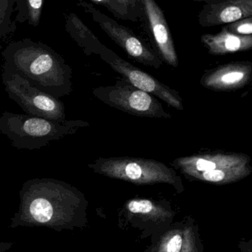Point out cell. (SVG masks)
Masks as SVG:
<instances>
[{"instance_id": "7", "label": "cell", "mask_w": 252, "mask_h": 252, "mask_svg": "<svg viewBox=\"0 0 252 252\" xmlns=\"http://www.w3.org/2000/svg\"><path fill=\"white\" fill-rule=\"evenodd\" d=\"M82 5L91 14L93 20L100 26L102 31H105L107 35L130 57L142 64L152 66L156 69L161 66L163 61L161 58L130 28L120 25L116 21L104 14L91 4L83 2Z\"/></svg>"}, {"instance_id": "9", "label": "cell", "mask_w": 252, "mask_h": 252, "mask_svg": "<svg viewBox=\"0 0 252 252\" xmlns=\"http://www.w3.org/2000/svg\"><path fill=\"white\" fill-rule=\"evenodd\" d=\"M145 31L153 42L161 59L167 64L177 67L179 59L168 22L164 11L155 0H142Z\"/></svg>"}, {"instance_id": "15", "label": "cell", "mask_w": 252, "mask_h": 252, "mask_svg": "<svg viewBox=\"0 0 252 252\" xmlns=\"http://www.w3.org/2000/svg\"><path fill=\"white\" fill-rule=\"evenodd\" d=\"M106 7L114 17L132 22H142L143 19L142 0H91Z\"/></svg>"}, {"instance_id": "21", "label": "cell", "mask_w": 252, "mask_h": 252, "mask_svg": "<svg viewBox=\"0 0 252 252\" xmlns=\"http://www.w3.org/2000/svg\"><path fill=\"white\" fill-rule=\"evenodd\" d=\"M13 243L1 242L0 243V252H4L13 247Z\"/></svg>"}, {"instance_id": "12", "label": "cell", "mask_w": 252, "mask_h": 252, "mask_svg": "<svg viewBox=\"0 0 252 252\" xmlns=\"http://www.w3.org/2000/svg\"><path fill=\"white\" fill-rule=\"evenodd\" d=\"M250 160V157L244 154H205L179 158L175 160L174 164L183 174L191 177L197 173L209 170L247 165Z\"/></svg>"}, {"instance_id": "2", "label": "cell", "mask_w": 252, "mask_h": 252, "mask_svg": "<svg viewBox=\"0 0 252 252\" xmlns=\"http://www.w3.org/2000/svg\"><path fill=\"white\" fill-rule=\"evenodd\" d=\"M2 72L16 73L31 85L56 98L72 91V69L51 49L42 44L24 43L4 53Z\"/></svg>"}, {"instance_id": "10", "label": "cell", "mask_w": 252, "mask_h": 252, "mask_svg": "<svg viewBox=\"0 0 252 252\" xmlns=\"http://www.w3.org/2000/svg\"><path fill=\"white\" fill-rule=\"evenodd\" d=\"M252 16V0H219L204 4L198 14V23L204 28L225 25Z\"/></svg>"}, {"instance_id": "16", "label": "cell", "mask_w": 252, "mask_h": 252, "mask_svg": "<svg viewBox=\"0 0 252 252\" xmlns=\"http://www.w3.org/2000/svg\"><path fill=\"white\" fill-rule=\"evenodd\" d=\"M252 167L250 164L229 167V168L217 169L197 173L191 176L194 179L217 185H226L238 182L248 176L251 173Z\"/></svg>"}, {"instance_id": "13", "label": "cell", "mask_w": 252, "mask_h": 252, "mask_svg": "<svg viewBox=\"0 0 252 252\" xmlns=\"http://www.w3.org/2000/svg\"><path fill=\"white\" fill-rule=\"evenodd\" d=\"M201 41L210 54L223 56L251 50L252 35L241 36L221 29L217 33L204 34L201 35Z\"/></svg>"}, {"instance_id": "17", "label": "cell", "mask_w": 252, "mask_h": 252, "mask_svg": "<svg viewBox=\"0 0 252 252\" xmlns=\"http://www.w3.org/2000/svg\"><path fill=\"white\" fill-rule=\"evenodd\" d=\"M183 240V231L178 229L170 231L161 238L153 252H180Z\"/></svg>"}, {"instance_id": "18", "label": "cell", "mask_w": 252, "mask_h": 252, "mask_svg": "<svg viewBox=\"0 0 252 252\" xmlns=\"http://www.w3.org/2000/svg\"><path fill=\"white\" fill-rule=\"evenodd\" d=\"M221 29L241 36L251 35H252V16L244 18L236 22L223 25Z\"/></svg>"}, {"instance_id": "4", "label": "cell", "mask_w": 252, "mask_h": 252, "mask_svg": "<svg viewBox=\"0 0 252 252\" xmlns=\"http://www.w3.org/2000/svg\"><path fill=\"white\" fill-rule=\"evenodd\" d=\"M89 167L98 174L138 185L165 183L176 187L180 178L160 161L144 158H99Z\"/></svg>"}, {"instance_id": "1", "label": "cell", "mask_w": 252, "mask_h": 252, "mask_svg": "<svg viewBox=\"0 0 252 252\" xmlns=\"http://www.w3.org/2000/svg\"><path fill=\"white\" fill-rule=\"evenodd\" d=\"M19 195V209L10 219V229L45 227L60 232L82 227L87 221L84 194L63 181L30 179Z\"/></svg>"}, {"instance_id": "5", "label": "cell", "mask_w": 252, "mask_h": 252, "mask_svg": "<svg viewBox=\"0 0 252 252\" xmlns=\"http://www.w3.org/2000/svg\"><path fill=\"white\" fill-rule=\"evenodd\" d=\"M1 81L9 98L27 115L58 122L67 121L65 106L59 98L36 88L18 74L2 72Z\"/></svg>"}, {"instance_id": "19", "label": "cell", "mask_w": 252, "mask_h": 252, "mask_svg": "<svg viewBox=\"0 0 252 252\" xmlns=\"http://www.w3.org/2000/svg\"><path fill=\"white\" fill-rule=\"evenodd\" d=\"M44 0H27L30 22L34 25H37L41 16V9Z\"/></svg>"}, {"instance_id": "22", "label": "cell", "mask_w": 252, "mask_h": 252, "mask_svg": "<svg viewBox=\"0 0 252 252\" xmlns=\"http://www.w3.org/2000/svg\"><path fill=\"white\" fill-rule=\"evenodd\" d=\"M198 2H204V4H213V3L217 2L219 0H193Z\"/></svg>"}, {"instance_id": "6", "label": "cell", "mask_w": 252, "mask_h": 252, "mask_svg": "<svg viewBox=\"0 0 252 252\" xmlns=\"http://www.w3.org/2000/svg\"><path fill=\"white\" fill-rule=\"evenodd\" d=\"M93 93L105 104L131 115L156 118L171 117L155 97L130 83L121 82L114 86L99 87L93 90Z\"/></svg>"}, {"instance_id": "8", "label": "cell", "mask_w": 252, "mask_h": 252, "mask_svg": "<svg viewBox=\"0 0 252 252\" xmlns=\"http://www.w3.org/2000/svg\"><path fill=\"white\" fill-rule=\"evenodd\" d=\"M99 54L114 70L122 75L133 87L160 97L174 109L183 110L182 99L177 92L161 84L149 74L126 62L105 46L102 45Z\"/></svg>"}, {"instance_id": "3", "label": "cell", "mask_w": 252, "mask_h": 252, "mask_svg": "<svg viewBox=\"0 0 252 252\" xmlns=\"http://www.w3.org/2000/svg\"><path fill=\"white\" fill-rule=\"evenodd\" d=\"M88 126L82 121L58 122L33 115L4 112L0 117V133L19 150H39Z\"/></svg>"}, {"instance_id": "11", "label": "cell", "mask_w": 252, "mask_h": 252, "mask_svg": "<svg viewBox=\"0 0 252 252\" xmlns=\"http://www.w3.org/2000/svg\"><path fill=\"white\" fill-rule=\"evenodd\" d=\"M252 74L251 62H232L204 74L201 84L204 87L216 91L236 90L248 83Z\"/></svg>"}, {"instance_id": "20", "label": "cell", "mask_w": 252, "mask_h": 252, "mask_svg": "<svg viewBox=\"0 0 252 252\" xmlns=\"http://www.w3.org/2000/svg\"><path fill=\"white\" fill-rule=\"evenodd\" d=\"M183 246L180 252H197L196 240L192 228L183 229Z\"/></svg>"}, {"instance_id": "14", "label": "cell", "mask_w": 252, "mask_h": 252, "mask_svg": "<svg viewBox=\"0 0 252 252\" xmlns=\"http://www.w3.org/2000/svg\"><path fill=\"white\" fill-rule=\"evenodd\" d=\"M125 207L130 214L154 223H163L173 216L172 211L149 199L130 200Z\"/></svg>"}]
</instances>
